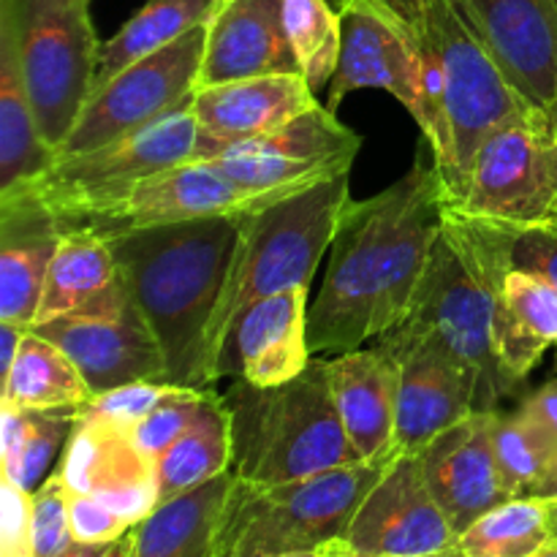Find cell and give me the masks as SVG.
<instances>
[{
    "mask_svg": "<svg viewBox=\"0 0 557 557\" xmlns=\"http://www.w3.org/2000/svg\"><path fill=\"white\" fill-rule=\"evenodd\" d=\"M457 531L424 482L417 455H395L364 495L346 536L348 549L375 557H449Z\"/></svg>",
    "mask_w": 557,
    "mask_h": 557,
    "instance_id": "15",
    "label": "cell"
},
{
    "mask_svg": "<svg viewBox=\"0 0 557 557\" xmlns=\"http://www.w3.org/2000/svg\"><path fill=\"white\" fill-rule=\"evenodd\" d=\"M319 107L302 74H267L199 87L190 101L201 131L226 150L232 141L270 134ZM221 150V152H223Z\"/></svg>",
    "mask_w": 557,
    "mask_h": 557,
    "instance_id": "25",
    "label": "cell"
},
{
    "mask_svg": "<svg viewBox=\"0 0 557 557\" xmlns=\"http://www.w3.org/2000/svg\"><path fill=\"white\" fill-rule=\"evenodd\" d=\"M131 549H134V528H131L123 539H117V542L109 544L107 555L103 557H131Z\"/></svg>",
    "mask_w": 557,
    "mask_h": 557,
    "instance_id": "47",
    "label": "cell"
},
{
    "mask_svg": "<svg viewBox=\"0 0 557 557\" xmlns=\"http://www.w3.org/2000/svg\"><path fill=\"white\" fill-rule=\"evenodd\" d=\"M495 411H473L419 451L424 482L460 536L479 517L511 500L493 444Z\"/></svg>",
    "mask_w": 557,
    "mask_h": 557,
    "instance_id": "20",
    "label": "cell"
},
{
    "mask_svg": "<svg viewBox=\"0 0 557 557\" xmlns=\"http://www.w3.org/2000/svg\"><path fill=\"white\" fill-rule=\"evenodd\" d=\"M379 343L395 354L400 368L395 455H419L444 430L479 411V379L444 346L403 326Z\"/></svg>",
    "mask_w": 557,
    "mask_h": 557,
    "instance_id": "16",
    "label": "cell"
},
{
    "mask_svg": "<svg viewBox=\"0 0 557 557\" xmlns=\"http://www.w3.org/2000/svg\"><path fill=\"white\" fill-rule=\"evenodd\" d=\"M511 267L500 228L444 205V228L403 330L430 337L479 379V411H500L515 392L495 359V299Z\"/></svg>",
    "mask_w": 557,
    "mask_h": 557,
    "instance_id": "3",
    "label": "cell"
},
{
    "mask_svg": "<svg viewBox=\"0 0 557 557\" xmlns=\"http://www.w3.org/2000/svg\"><path fill=\"white\" fill-rule=\"evenodd\" d=\"M531 498H539V500H557V455H555L553 466H549L547 473H544L542 482H539V487L533 490Z\"/></svg>",
    "mask_w": 557,
    "mask_h": 557,
    "instance_id": "45",
    "label": "cell"
},
{
    "mask_svg": "<svg viewBox=\"0 0 557 557\" xmlns=\"http://www.w3.org/2000/svg\"><path fill=\"white\" fill-rule=\"evenodd\" d=\"M76 411H30V430L25 435L20 455L9 468H0L5 482L16 484L25 493H36L44 482V473L54 462L58 451L69 444L74 433Z\"/></svg>",
    "mask_w": 557,
    "mask_h": 557,
    "instance_id": "36",
    "label": "cell"
},
{
    "mask_svg": "<svg viewBox=\"0 0 557 557\" xmlns=\"http://www.w3.org/2000/svg\"><path fill=\"white\" fill-rule=\"evenodd\" d=\"M283 22L308 85L313 90L330 87L343 47L337 5L332 0H283Z\"/></svg>",
    "mask_w": 557,
    "mask_h": 557,
    "instance_id": "35",
    "label": "cell"
},
{
    "mask_svg": "<svg viewBox=\"0 0 557 557\" xmlns=\"http://www.w3.org/2000/svg\"><path fill=\"white\" fill-rule=\"evenodd\" d=\"M107 549H109V544H79L76 542L74 547L65 549L60 557H103L107 555Z\"/></svg>",
    "mask_w": 557,
    "mask_h": 557,
    "instance_id": "46",
    "label": "cell"
},
{
    "mask_svg": "<svg viewBox=\"0 0 557 557\" xmlns=\"http://www.w3.org/2000/svg\"><path fill=\"white\" fill-rule=\"evenodd\" d=\"M386 462H354L299 482L256 487L234 476L215 557L315 553L341 542Z\"/></svg>",
    "mask_w": 557,
    "mask_h": 557,
    "instance_id": "6",
    "label": "cell"
},
{
    "mask_svg": "<svg viewBox=\"0 0 557 557\" xmlns=\"http://www.w3.org/2000/svg\"><path fill=\"white\" fill-rule=\"evenodd\" d=\"M239 223L243 212L107 237L131 297L161 346L169 384L215 389L207 381V337L232 270Z\"/></svg>",
    "mask_w": 557,
    "mask_h": 557,
    "instance_id": "2",
    "label": "cell"
},
{
    "mask_svg": "<svg viewBox=\"0 0 557 557\" xmlns=\"http://www.w3.org/2000/svg\"><path fill=\"white\" fill-rule=\"evenodd\" d=\"M33 493L3 479V544L0 557H33Z\"/></svg>",
    "mask_w": 557,
    "mask_h": 557,
    "instance_id": "42",
    "label": "cell"
},
{
    "mask_svg": "<svg viewBox=\"0 0 557 557\" xmlns=\"http://www.w3.org/2000/svg\"><path fill=\"white\" fill-rule=\"evenodd\" d=\"M495 359L511 392L525 384L544 354L557 348V288L542 275L511 267L495 299Z\"/></svg>",
    "mask_w": 557,
    "mask_h": 557,
    "instance_id": "26",
    "label": "cell"
},
{
    "mask_svg": "<svg viewBox=\"0 0 557 557\" xmlns=\"http://www.w3.org/2000/svg\"><path fill=\"white\" fill-rule=\"evenodd\" d=\"M69 515L71 531L79 544H112L123 539L134 528V522L107 506L92 495L71 493L69 490Z\"/></svg>",
    "mask_w": 557,
    "mask_h": 557,
    "instance_id": "41",
    "label": "cell"
},
{
    "mask_svg": "<svg viewBox=\"0 0 557 557\" xmlns=\"http://www.w3.org/2000/svg\"><path fill=\"white\" fill-rule=\"evenodd\" d=\"M321 553H324V557H375V555H359V553H354V549H348L343 542L330 544V547H324V549H321ZM449 557H460V555H449Z\"/></svg>",
    "mask_w": 557,
    "mask_h": 557,
    "instance_id": "48",
    "label": "cell"
},
{
    "mask_svg": "<svg viewBox=\"0 0 557 557\" xmlns=\"http://www.w3.org/2000/svg\"><path fill=\"white\" fill-rule=\"evenodd\" d=\"M205 44L207 25H201L92 90L58 158L90 152L188 107L199 87Z\"/></svg>",
    "mask_w": 557,
    "mask_h": 557,
    "instance_id": "12",
    "label": "cell"
},
{
    "mask_svg": "<svg viewBox=\"0 0 557 557\" xmlns=\"http://www.w3.org/2000/svg\"><path fill=\"white\" fill-rule=\"evenodd\" d=\"M33 332L52 341L76 364L92 397L134 381H166L163 351L125 277L90 308L33 326Z\"/></svg>",
    "mask_w": 557,
    "mask_h": 557,
    "instance_id": "14",
    "label": "cell"
},
{
    "mask_svg": "<svg viewBox=\"0 0 557 557\" xmlns=\"http://www.w3.org/2000/svg\"><path fill=\"white\" fill-rule=\"evenodd\" d=\"M493 444L511 498H531L557 455V441L520 406L495 411Z\"/></svg>",
    "mask_w": 557,
    "mask_h": 557,
    "instance_id": "34",
    "label": "cell"
},
{
    "mask_svg": "<svg viewBox=\"0 0 557 557\" xmlns=\"http://www.w3.org/2000/svg\"><path fill=\"white\" fill-rule=\"evenodd\" d=\"M261 205L212 161H188L163 169L136 183L128 194L92 212L74 226L109 237L147 226L196 221L210 215H237Z\"/></svg>",
    "mask_w": 557,
    "mask_h": 557,
    "instance_id": "17",
    "label": "cell"
},
{
    "mask_svg": "<svg viewBox=\"0 0 557 557\" xmlns=\"http://www.w3.org/2000/svg\"><path fill=\"white\" fill-rule=\"evenodd\" d=\"M359 147L362 136L319 103L270 134L232 141L212 163L256 201L270 205L351 172Z\"/></svg>",
    "mask_w": 557,
    "mask_h": 557,
    "instance_id": "13",
    "label": "cell"
},
{
    "mask_svg": "<svg viewBox=\"0 0 557 557\" xmlns=\"http://www.w3.org/2000/svg\"><path fill=\"white\" fill-rule=\"evenodd\" d=\"M0 36L14 49L38 131L58 156L96 82L103 41L90 0H0Z\"/></svg>",
    "mask_w": 557,
    "mask_h": 557,
    "instance_id": "8",
    "label": "cell"
},
{
    "mask_svg": "<svg viewBox=\"0 0 557 557\" xmlns=\"http://www.w3.org/2000/svg\"><path fill=\"white\" fill-rule=\"evenodd\" d=\"M63 232L36 196L0 194V321L30 330Z\"/></svg>",
    "mask_w": 557,
    "mask_h": 557,
    "instance_id": "24",
    "label": "cell"
},
{
    "mask_svg": "<svg viewBox=\"0 0 557 557\" xmlns=\"http://www.w3.org/2000/svg\"><path fill=\"white\" fill-rule=\"evenodd\" d=\"M232 487L234 473L228 471L158 506L134 525L131 557H215L218 528Z\"/></svg>",
    "mask_w": 557,
    "mask_h": 557,
    "instance_id": "27",
    "label": "cell"
},
{
    "mask_svg": "<svg viewBox=\"0 0 557 557\" xmlns=\"http://www.w3.org/2000/svg\"><path fill=\"white\" fill-rule=\"evenodd\" d=\"M441 228L444 180L430 147L389 188L348 201L308 313L313 357L362 348L408 319Z\"/></svg>",
    "mask_w": 557,
    "mask_h": 557,
    "instance_id": "1",
    "label": "cell"
},
{
    "mask_svg": "<svg viewBox=\"0 0 557 557\" xmlns=\"http://www.w3.org/2000/svg\"><path fill=\"white\" fill-rule=\"evenodd\" d=\"M308 292V286H292L250 305L223 348L218 381L243 379L253 386H277L297 379L313 359Z\"/></svg>",
    "mask_w": 557,
    "mask_h": 557,
    "instance_id": "21",
    "label": "cell"
},
{
    "mask_svg": "<svg viewBox=\"0 0 557 557\" xmlns=\"http://www.w3.org/2000/svg\"><path fill=\"white\" fill-rule=\"evenodd\" d=\"M553 544L547 504L511 498L479 517L457 539L460 557H533Z\"/></svg>",
    "mask_w": 557,
    "mask_h": 557,
    "instance_id": "33",
    "label": "cell"
},
{
    "mask_svg": "<svg viewBox=\"0 0 557 557\" xmlns=\"http://www.w3.org/2000/svg\"><path fill=\"white\" fill-rule=\"evenodd\" d=\"M0 381V403L25 411H79L92 397L76 364L52 341L33 330L25 332L14 364Z\"/></svg>",
    "mask_w": 557,
    "mask_h": 557,
    "instance_id": "32",
    "label": "cell"
},
{
    "mask_svg": "<svg viewBox=\"0 0 557 557\" xmlns=\"http://www.w3.org/2000/svg\"><path fill=\"white\" fill-rule=\"evenodd\" d=\"M33 557H60L76 544L71 531L69 487L58 471L49 473L33 493Z\"/></svg>",
    "mask_w": 557,
    "mask_h": 557,
    "instance_id": "38",
    "label": "cell"
},
{
    "mask_svg": "<svg viewBox=\"0 0 557 557\" xmlns=\"http://www.w3.org/2000/svg\"><path fill=\"white\" fill-rule=\"evenodd\" d=\"M351 201V172L305 188L286 199L243 212L237 250L226 288L207 337V381L218 384V362L239 315L259 299L313 283L332 248L343 210Z\"/></svg>",
    "mask_w": 557,
    "mask_h": 557,
    "instance_id": "5",
    "label": "cell"
},
{
    "mask_svg": "<svg viewBox=\"0 0 557 557\" xmlns=\"http://www.w3.org/2000/svg\"><path fill=\"white\" fill-rule=\"evenodd\" d=\"M511 85L531 103L557 98V0H455Z\"/></svg>",
    "mask_w": 557,
    "mask_h": 557,
    "instance_id": "19",
    "label": "cell"
},
{
    "mask_svg": "<svg viewBox=\"0 0 557 557\" xmlns=\"http://www.w3.org/2000/svg\"><path fill=\"white\" fill-rule=\"evenodd\" d=\"M185 392H188V386L169 384V381H134V384L117 386V389L90 397L79 408V413H90V417L107 419V422L117 424V428L131 430L141 419L150 417L156 408H161L163 403L174 400V397L185 395Z\"/></svg>",
    "mask_w": 557,
    "mask_h": 557,
    "instance_id": "37",
    "label": "cell"
},
{
    "mask_svg": "<svg viewBox=\"0 0 557 557\" xmlns=\"http://www.w3.org/2000/svg\"><path fill=\"white\" fill-rule=\"evenodd\" d=\"M210 389H188L185 395L174 397V400L163 403L161 408L150 413V417L141 419L139 424L128 430L131 441H134L136 449L145 457H150L152 462L169 449V446L177 444L185 435V430L194 424L196 413L205 406Z\"/></svg>",
    "mask_w": 557,
    "mask_h": 557,
    "instance_id": "39",
    "label": "cell"
},
{
    "mask_svg": "<svg viewBox=\"0 0 557 557\" xmlns=\"http://www.w3.org/2000/svg\"><path fill=\"white\" fill-rule=\"evenodd\" d=\"M549 109H553V114H555V123H557V98H555V103H553V107H549Z\"/></svg>",
    "mask_w": 557,
    "mask_h": 557,
    "instance_id": "52",
    "label": "cell"
},
{
    "mask_svg": "<svg viewBox=\"0 0 557 557\" xmlns=\"http://www.w3.org/2000/svg\"><path fill=\"white\" fill-rule=\"evenodd\" d=\"M25 332L27 330H22V326H14V324H5V321H0V379H3V375L11 370V364H14Z\"/></svg>",
    "mask_w": 557,
    "mask_h": 557,
    "instance_id": "44",
    "label": "cell"
},
{
    "mask_svg": "<svg viewBox=\"0 0 557 557\" xmlns=\"http://www.w3.org/2000/svg\"><path fill=\"white\" fill-rule=\"evenodd\" d=\"M337 417L362 462H389L397 435L400 368L384 343L326 359Z\"/></svg>",
    "mask_w": 557,
    "mask_h": 557,
    "instance_id": "23",
    "label": "cell"
},
{
    "mask_svg": "<svg viewBox=\"0 0 557 557\" xmlns=\"http://www.w3.org/2000/svg\"><path fill=\"white\" fill-rule=\"evenodd\" d=\"M533 557H557V542L549 544V547H544L542 553H536Z\"/></svg>",
    "mask_w": 557,
    "mask_h": 557,
    "instance_id": "50",
    "label": "cell"
},
{
    "mask_svg": "<svg viewBox=\"0 0 557 557\" xmlns=\"http://www.w3.org/2000/svg\"><path fill=\"white\" fill-rule=\"evenodd\" d=\"M58 473L71 493L92 495L139 525L158 509L156 462L141 455L128 430L76 411Z\"/></svg>",
    "mask_w": 557,
    "mask_h": 557,
    "instance_id": "18",
    "label": "cell"
},
{
    "mask_svg": "<svg viewBox=\"0 0 557 557\" xmlns=\"http://www.w3.org/2000/svg\"><path fill=\"white\" fill-rule=\"evenodd\" d=\"M408 14L438 63L441 101L449 128V163L441 172V180L444 199H451L460 190L482 141L531 101L511 85L455 0H411Z\"/></svg>",
    "mask_w": 557,
    "mask_h": 557,
    "instance_id": "9",
    "label": "cell"
},
{
    "mask_svg": "<svg viewBox=\"0 0 557 557\" xmlns=\"http://www.w3.org/2000/svg\"><path fill=\"white\" fill-rule=\"evenodd\" d=\"M54 158L38 131L14 49L0 36V194L36 180L52 166Z\"/></svg>",
    "mask_w": 557,
    "mask_h": 557,
    "instance_id": "31",
    "label": "cell"
},
{
    "mask_svg": "<svg viewBox=\"0 0 557 557\" xmlns=\"http://www.w3.org/2000/svg\"><path fill=\"white\" fill-rule=\"evenodd\" d=\"M223 400L232 411V473L239 482L275 487L362 462L337 417L326 359L313 357L297 379L277 386L237 379Z\"/></svg>",
    "mask_w": 557,
    "mask_h": 557,
    "instance_id": "4",
    "label": "cell"
},
{
    "mask_svg": "<svg viewBox=\"0 0 557 557\" xmlns=\"http://www.w3.org/2000/svg\"><path fill=\"white\" fill-rule=\"evenodd\" d=\"M120 283H123V272H120L107 237L90 232V228L65 226L58 253L47 272L33 326L79 313L107 297Z\"/></svg>",
    "mask_w": 557,
    "mask_h": 557,
    "instance_id": "28",
    "label": "cell"
},
{
    "mask_svg": "<svg viewBox=\"0 0 557 557\" xmlns=\"http://www.w3.org/2000/svg\"><path fill=\"white\" fill-rule=\"evenodd\" d=\"M275 557H324V553L315 549V553H292V555H275Z\"/></svg>",
    "mask_w": 557,
    "mask_h": 557,
    "instance_id": "51",
    "label": "cell"
},
{
    "mask_svg": "<svg viewBox=\"0 0 557 557\" xmlns=\"http://www.w3.org/2000/svg\"><path fill=\"white\" fill-rule=\"evenodd\" d=\"M343 22L341 63L326 92L337 112L357 90H384L408 109L433 150L438 172L449 163V128L441 101V74L411 14L392 0H335Z\"/></svg>",
    "mask_w": 557,
    "mask_h": 557,
    "instance_id": "7",
    "label": "cell"
},
{
    "mask_svg": "<svg viewBox=\"0 0 557 557\" xmlns=\"http://www.w3.org/2000/svg\"><path fill=\"white\" fill-rule=\"evenodd\" d=\"M500 228L506 264L542 275L557 288V226Z\"/></svg>",
    "mask_w": 557,
    "mask_h": 557,
    "instance_id": "40",
    "label": "cell"
},
{
    "mask_svg": "<svg viewBox=\"0 0 557 557\" xmlns=\"http://www.w3.org/2000/svg\"><path fill=\"white\" fill-rule=\"evenodd\" d=\"M218 3L221 0H147L109 41L101 44L92 90L107 85L128 65L161 52L196 27L207 25Z\"/></svg>",
    "mask_w": 557,
    "mask_h": 557,
    "instance_id": "30",
    "label": "cell"
},
{
    "mask_svg": "<svg viewBox=\"0 0 557 557\" xmlns=\"http://www.w3.org/2000/svg\"><path fill=\"white\" fill-rule=\"evenodd\" d=\"M221 150V141L201 131L188 103L169 117L96 150L74 158H54L47 172L11 190L36 196L65 228L117 201L150 174L188 161H212Z\"/></svg>",
    "mask_w": 557,
    "mask_h": 557,
    "instance_id": "10",
    "label": "cell"
},
{
    "mask_svg": "<svg viewBox=\"0 0 557 557\" xmlns=\"http://www.w3.org/2000/svg\"><path fill=\"white\" fill-rule=\"evenodd\" d=\"M449 210L504 228L557 226V123L528 103L482 141Z\"/></svg>",
    "mask_w": 557,
    "mask_h": 557,
    "instance_id": "11",
    "label": "cell"
},
{
    "mask_svg": "<svg viewBox=\"0 0 557 557\" xmlns=\"http://www.w3.org/2000/svg\"><path fill=\"white\" fill-rule=\"evenodd\" d=\"M520 408L528 417L536 419V422L557 441V379L539 386L533 395H528L525 400L520 403Z\"/></svg>",
    "mask_w": 557,
    "mask_h": 557,
    "instance_id": "43",
    "label": "cell"
},
{
    "mask_svg": "<svg viewBox=\"0 0 557 557\" xmlns=\"http://www.w3.org/2000/svg\"><path fill=\"white\" fill-rule=\"evenodd\" d=\"M267 74H302L283 22V0H221L207 22L199 87Z\"/></svg>",
    "mask_w": 557,
    "mask_h": 557,
    "instance_id": "22",
    "label": "cell"
},
{
    "mask_svg": "<svg viewBox=\"0 0 557 557\" xmlns=\"http://www.w3.org/2000/svg\"><path fill=\"white\" fill-rule=\"evenodd\" d=\"M547 504V517H549V531H553V542H557V500H544Z\"/></svg>",
    "mask_w": 557,
    "mask_h": 557,
    "instance_id": "49",
    "label": "cell"
},
{
    "mask_svg": "<svg viewBox=\"0 0 557 557\" xmlns=\"http://www.w3.org/2000/svg\"><path fill=\"white\" fill-rule=\"evenodd\" d=\"M232 411L223 395L210 389L205 406L183 438L156 460L158 506L232 471Z\"/></svg>",
    "mask_w": 557,
    "mask_h": 557,
    "instance_id": "29",
    "label": "cell"
}]
</instances>
